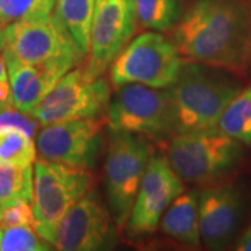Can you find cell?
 Segmentation results:
<instances>
[{
	"label": "cell",
	"mask_w": 251,
	"mask_h": 251,
	"mask_svg": "<svg viewBox=\"0 0 251 251\" xmlns=\"http://www.w3.org/2000/svg\"><path fill=\"white\" fill-rule=\"evenodd\" d=\"M179 53L236 74L251 64L250 10L240 0H196L175 32Z\"/></svg>",
	"instance_id": "cell-1"
},
{
	"label": "cell",
	"mask_w": 251,
	"mask_h": 251,
	"mask_svg": "<svg viewBox=\"0 0 251 251\" xmlns=\"http://www.w3.org/2000/svg\"><path fill=\"white\" fill-rule=\"evenodd\" d=\"M240 92L232 78L184 63L171 87L175 134L215 128L226 106Z\"/></svg>",
	"instance_id": "cell-2"
},
{
	"label": "cell",
	"mask_w": 251,
	"mask_h": 251,
	"mask_svg": "<svg viewBox=\"0 0 251 251\" xmlns=\"http://www.w3.org/2000/svg\"><path fill=\"white\" fill-rule=\"evenodd\" d=\"M242 156L237 140L219 128L177 134L169 144L168 159L181 180L212 181L232 171Z\"/></svg>",
	"instance_id": "cell-3"
},
{
	"label": "cell",
	"mask_w": 251,
	"mask_h": 251,
	"mask_svg": "<svg viewBox=\"0 0 251 251\" xmlns=\"http://www.w3.org/2000/svg\"><path fill=\"white\" fill-rule=\"evenodd\" d=\"M184 63L169 39L156 32H144L112 63L110 78L116 88L126 84H143L166 90L175 85Z\"/></svg>",
	"instance_id": "cell-4"
},
{
	"label": "cell",
	"mask_w": 251,
	"mask_h": 251,
	"mask_svg": "<svg viewBox=\"0 0 251 251\" xmlns=\"http://www.w3.org/2000/svg\"><path fill=\"white\" fill-rule=\"evenodd\" d=\"M0 52L25 64L64 62L75 66L84 57L56 14L0 28Z\"/></svg>",
	"instance_id": "cell-5"
},
{
	"label": "cell",
	"mask_w": 251,
	"mask_h": 251,
	"mask_svg": "<svg viewBox=\"0 0 251 251\" xmlns=\"http://www.w3.org/2000/svg\"><path fill=\"white\" fill-rule=\"evenodd\" d=\"M151 153L143 135L112 131L105 162V186L117 227L127 225Z\"/></svg>",
	"instance_id": "cell-6"
},
{
	"label": "cell",
	"mask_w": 251,
	"mask_h": 251,
	"mask_svg": "<svg viewBox=\"0 0 251 251\" xmlns=\"http://www.w3.org/2000/svg\"><path fill=\"white\" fill-rule=\"evenodd\" d=\"M95 179L88 169L39 159L34 166L32 211L36 232L53 226L72 205L87 196Z\"/></svg>",
	"instance_id": "cell-7"
},
{
	"label": "cell",
	"mask_w": 251,
	"mask_h": 251,
	"mask_svg": "<svg viewBox=\"0 0 251 251\" xmlns=\"http://www.w3.org/2000/svg\"><path fill=\"white\" fill-rule=\"evenodd\" d=\"M108 123L110 131L150 137H166L175 133L171 90L143 84L119 87L109 102Z\"/></svg>",
	"instance_id": "cell-8"
},
{
	"label": "cell",
	"mask_w": 251,
	"mask_h": 251,
	"mask_svg": "<svg viewBox=\"0 0 251 251\" xmlns=\"http://www.w3.org/2000/svg\"><path fill=\"white\" fill-rule=\"evenodd\" d=\"M110 102V85L102 77H92L84 69L64 74L31 116L46 126L59 122L92 119L102 115Z\"/></svg>",
	"instance_id": "cell-9"
},
{
	"label": "cell",
	"mask_w": 251,
	"mask_h": 251,
	"mask_svg": "<svg viewBox=\"0 0 251 251\" xmlns=\"http://www.w3.org/2000/svg\"><path fill=\"white\" fill-rule=\"evenodd\" d=\"M38 234L62 251L105 250L115 243L110 215L92 194L78 200L53 226Z\"/></svg>",
	"instance_id": "cell-10"
},
{
	"label": "cell",
	"mask_w": 251,
	"mask_h": 251,
	"mask_svg": "<svg viewBox=\"0 0 251 251\" xmlns=\"http://www.w3.org/2000/svg\"><path fill=\"white\" fill-rule=\"evenodd\" d=\"M103 122L97 117L44 126L36 134L41 159L92 169L103 147Z\"/></svg>",
	"instance_id": "cell-11"
},
{
	"label": "cell",
	"mask_w": 251,
	"mask_h": 251,
	"mask_svg": "<svg viewBox=\"0 0 251 251\" xmlns=\"http://www.w3.org/2000/svg\"><path fill=\"white\" fill-rule=\"evenodd\" d=\"M183 190L181 177L172 168L168 156L151 153L127 221L128 236L152 233L161 222L163 212Z\"/></svg>",
	"instance_id": "cell-12"
},
{
	"label": "cell",
	"mask_w": 251,
	"mask_h": 251,
	"mask_svg": "<svg viewBox=\"0 0 251 251\" xmlns=\"http://www.w3.org/2000/svg\"><path fill=\"white\" fill-rule=\"evenodd\" d=\"M134 0H103L95 9L90 39V60L85 67L100 77L131 42L137 29Z\"/></svg>",
	"instance_id": "cell-13"
},
{
	"label": "cell",
	"mask_w": 251,
	"mask_h": 251,
	"mask_svg": "<svg viewBox=\"0 0 251 251\" xmlns=\"http://www.w3.org/2000/svg\"><path fill=\"white\" fill-rule=\"evenodd\" d=\"M200 236L209 249L230 242L243 214L242 193L233 186H212L200 193Z\"/></svg>",
	"instance_id": "cell-14"
},
{
	"label": "cell",
	"mask_w": 251,
	"mask_h": 251,
	"mask_svg": "<svg viewBox=\"0 0 251 251\" xmlns=\"http://www.w3.org/2000/svg\"><path fill=\"white\" fill-rule=\"evenodd\" d=\"M3 57L9 72L13 106L29 116L63 75L74 67L72 63L25 64L9 54H3Z\"/></svg>",
	"instance_id": "cell-15"
},
{
	"label": "cell",
	"mask_w": 251,
	"mask_h": 251,
	"mask_svg": "<svg viewBox=\"0 0 251 251\" xmlns=\"http://www.w3.org/2000/svg\"><path fill=\"white\" fill-rule=\"evenodd\" d=\"M162 232L169 237L188 246H198L200 236V214L198 200L194 193H181L168 206L162 218Z\"/></svg>",
	"instance_id": "cell-16"
},
{
	"label": "cell",
	"mask_w": 251,
	"mask_h": 251,
	"mask_svg": "<svg viewBox=\"0 0 251 251\" xmlns=\"http://www.w3.org/2000/svg\"><path fill=\"white\" fill-rule=\"evenodd\" d=\"M97 0H56L54 14L69 31L82 56L90 52L92 21Z\"/></svg>",
	"instance_id": "cell-17"
},
{
	"label": "cell",
	"mask_w": 251,
	"mask_h": 251,
	"mask_svg": "<svg viewBox=\"0 0 251 251\" xmlns=\"http://www.w3.org/2000/svg\"><path fill=\"white\" fill-rule=\"evenodd\" d=\"M34 200V171L31 166L0 163V206L1 209L20 201Z\"/></svg>",
	"instance_id": "cell-18"
},
{
	"label": "cell",
	"mask_w": 251,
	"mask_h": 251,
	"mask_svg": "<svg viewBox=\"0 0 251 251\" xmlns=\"http://www.w3.org/2000/svg\"><path fill=\"white\" fill-rule=\"evenodd\" d=\"M216 127L239 143L251 144V85L230 100Z\"/></svg>",
	"instance_id": "cell-19"
},
{
	"label": "cell",
	"mask_w": 251,
	"mask_h": 251,
	"mask_svg": "<svg viewBox=\"0 0 251 251\" xmlns=\"http://www.w3.org/2000/svg\"><path fill=\"white\" fill-rule=\"evenodd\" d=\"M36 158L32 137L16 126H0V163L31 166Z\"/></svg>",
	"instance_id": "cell-20"
},
{
	"label": "cell",
	"mask_w": 251,
	"mask_h": 251,
	"mask_svg": "<svg viewBox=\"0 0 251 251\" xmlns=\"http://www.w3.org/2000/svg\"><path fill=\"white\" fill-rule=\"evenodd\" d=\"M140 25L153 31H166L180 18L179 0H134Z\"/></svg>",
	"instance_id": "cell-21"
},
{
	"label": "cell",
	"mask_w": 251,
	"mask_h": 251,
	"mask_svg": "<svg viewBox=\"0 0 251 251\" xmlns=\"http://www.w3.org/2000/svg\"><path fill=\"white\" fill-rule=\"evenodd\" d=\"M56 0H0V28L18 21L50 16Z\"/></svg>",
	"instance_id": "cell-22"
},
{
	"label": "cell",
	"mask_w": 251,
	"mask_h": 251,
	"mask_svg": "<svg viewBox=\"0 0 251 251\" xmlns=\"http://www.w3.org/2000/svg\"><path fill=\"white\" fill-rule=\"evenodd\" d=\"M52 244L41 237L34 226H14L3 229L1 251H48Z\"/></svg>",
	"instance_id": "cell-23"
},
{
	"label": "cell",
	"mask_w": 251,
	"mask_h": 251,
	"mask_svg": "<svg viewBox=\"0 0 251 251\" xmlns=\"http://www.w3.org/2000/svg\"><path fill=\"white\" fill-rule=\"evenodd\" d=\"M31 202L20 201L13 205L6 206L1 209L0 215V227H14V226H34L35 225V216Z\"/></svg>",
	"instance_id": "cell-24"
},
{
	"label": "cell",
	"mask_w": 251,
	"mask_h": 251,
	"mask_svg": "<svg viewBox=\"0 0 251 251\" xmlns=\"http://www.w3.org/2000/svg\"><path fill=\"white\" fill-rule=\"evenodd\" d=\"M38 125L39 122L36 119H32V116L29 117L27 113L20 112L14 106L0 109V126H16L32 137L38 130Z\"/></svg>",
	"instance_id": "cell-25"
},
{
	"label": "cell",
	"mask_w": 251,
	"mask_h": 251,
	"mask_svg": "<svg viewBox=\"0 0 251 251\" xmlns=\"http://www.w3.org/2000/svg\"><path fill=\"white\" fill-rule=\"evenodd\" d=\"M6 106H13L11 99V87L9 80H0V109Z\"/></svg>",
	"instance_id": "cell-26"
},
{
	"label": "cell",
	"mask_w": 251,
	"mask_h": 251,
	"mask_svg": "<svg viewBox=\"0 0 251 251\" xmlns=\"http://www.w3.org/2000/svg\"><path fill=\"white\" fill-rule=\"evenodd\" d=\"M236 250L251 251V225L244 230V233L240 236L239 242L236 244Z\"/></svg>",
	"instance_id": "cell-27"
},
{
	"label": "cell",
	"mask_w": 251,
	"mask_h": 251,
	"mask_svg": "<svg viewBox=\"0 0 251 251\" xmlns=\"http://www.w3.org/2000/svg\"><path fill=\"white\" fill-rule=\"evenodd\" d=\"M7 66H6V60L3 57V54L0 52V80H9V74H7Z\"/></svg>",
	"instance_id": "cell-28"
},
{
	"label": "cell",
	"mask_w": 251,
	"mask_h": 251,
	"mask_svg": "<svg viewBox=\"0 0 251 251\" xmlns=\"http://www.w3.org/2000/svg\"><path fill=\"white\" fill-rule=\"evenodd\" d=\"M1 239H3V229L0 227V246H1Z\"/></svg>",
	"instance_id": "cell-29"
},
{
	"label": "cell",
	"mask_w": 251,
	"mask_h": 251,
	"mask_svg": "<svg viewBox=\"0 0 251 251\" xmlns=\"http://www.w3.org/2000/svg\"><path fill=\"white\" fill-rule=\"evenodd\" d=\"M102 1H103V0H97V6H98L99 3H102Z\"/></svg>",
	"instance_id": "cell-30"
},
{
	"label": "cell",
	"mask_w": 251,
	"mask_h": 251,
	"mask_svg": "<svg viewBox=\"0 0 251 251\" xmlns=\"http://www.w3.org/2000/svg\"><path fill=\"white\" fill-rule=\"evenodd\" d=\"M250 31H251V7H250Z\"/></svg>",
	"instance_id": "cell-31"
},
{
	"label": "cell",
	"mask_w": 251,
	"mask_h": 251,
	"mask_svg": "<svg viewBox=\"0 0 251 251\" xmlns=\"http://www.w3.org/2000/svg\"><path fill=\"white\" fill-rule=\"evenodd\" d=\"M0 215H1V206H0Z\"/></svg>",
	"instance_id": "cell-32"
}]
</instances>
